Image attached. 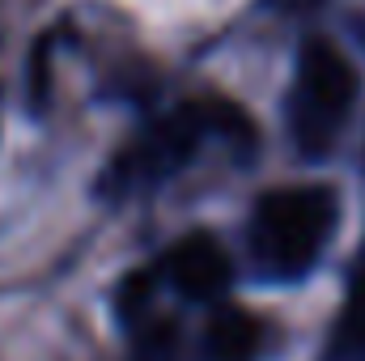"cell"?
I'll return each mask as SVG.
<instances>
[{
	"label": "cell",
	"instance_id": "3",
	"mask_svg": "<svg viewBox=\"0 0 365 361\" xmlns=\"http://www.w3.org/2000/svg\"><path fill=\"white\" fill-rule=\"evenodd\" d=\"M234 111L230 106H212V102H187L175 115L158 119L115 166L119 187H149L170 175H179L182 166L195 158V149L204 145V136L212 128H230Z\"/></svg>",
	"mask_w": 365,
	"mask_h": 361
},
{
	"label": "cell",
	"instance_id": "2",
	"mask_svg": "<svg viewBox=\"0 0 365 361\" xmlns=\"http://www.w3.org/2000/svg\"><path fill=\"white\" fill-rule=\"evenodd\" d=\"M357 102V73L344 51L327 39H310L297 56L293 90H289V132L302 158H323Z\"/></svg>",
	"mask_w": 365,
	"mask_h": 361
},
{
	"label": "cell",
	"instance_id": "5",
	"mask_svg": "<svg viewBox=\"0 0 365 361\" xmlns=\"http://www.w3.org/2000/svg\"><path fill=\"white\" fill-rule=\"evenodd\" d=\"M264 349V323L238 306H221L204 327V361H255Z\"/></svg>",
	"mask_w": 365,
	"mask_h": 361
},
{
	"label": "cell",
	"instance_id": "1",
	"mask_svg": "<svg viewBox=\"0 0 365 361\" xmlns=\"http://www.w3.org/2000/svg\"><path fill=\"white\" fill-rule=\"evenodd\" d=\"M336 234V195L327 187H276L255 204L251 255L272 280H302Z\"/></svg>",
	"mask_w": 365,
	"mask_h": 361
},
{
	"label": "cell",
	"instance_id": "4",
	"mask_svg": "<svg viewBox=\"0 0 365 361\" xmlns=\"http://www.w3.org/2000/svg\"><path fill=\"white\" fill-rule=\"evenodd\" d=\"M166 272H170V285L182 289L187 298H212L230 280V260H225L217 238L191 234V238H182L179 247H170Z\"/></svg>",
	"mask_w": 365,
	"mask_h": 361
}]
</instances>
